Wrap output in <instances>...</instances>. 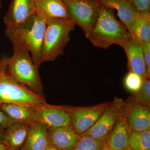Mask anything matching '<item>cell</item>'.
Segmentation results:
<instances>
[{"label":"cell","mask_w":150,"mask_h":150,"mask_svg":"<svg viewBox=\"0 0 150 150\" xmlns=\"http://www.w3.org/2000/svg\"><path fill=\"white\" fill-rule=\"evenodd\" d=\"M132 38L128 28L115 17L114 11L101 6L96 23L87 38L98 48L107 49L117 45L125 50Z\"/></svg>","instance_id":"obj_2"},{"label":"cell","mask_w":150,"mask_h":150,"mask_svg":"<svg viewBox=\"0 0 150 150\" xmlns=\"http://www.w3.org/2000/svg\"><path fill=\"white\" fill-rule=\"evenodd\" d=\"M1 1L2 0H0V8H1Z\"/></svg>","instance_id":"obj_33"},{"label":"cell","mask_w":150,"mask_h":150,"mask_svg":"<svg viewBox=\"0 0 150 150\" xmlns=\"http://www.w3.org/2000/svg\"><path fill=\"white\" fill-rule=\"evenodd\" d=\"M137 102L150 108V80L147 78L144 80L142 88L132 97Z\"/></svg>","instance_id":"obj_24"},{"label":"cell","mask_w":150,"mask_h":150,"mask_svg":"<svg viewBox=\"0 0 150 150\" xmlns=\"http://www.w3.org/2000/svg\"><path fill=\"white\" fill-rule=\"evenodd\" d=\"M46 22L36 14L21 24L6 28V35L13 47L18 46L29 51L33 62L39 68L42 64L41 49Z\"/></svg>","instance_id":"obj_1"},{"label":"cell","mask_w":150,"mask_h":150,"mask_svg":"<svg viewBox=\"0 0 150 150\" xmlns=\"http://www.w3.org/2000/svg\"><path fill=\"white\" fill-rule=\"evenodd\" d=\"M70 18L89 35L99 16L101 5L95 0H64Z\"/></svg>","instance_id":"obj_6"},{"label":"cell","mask_w":150,"mask_h":150,"mask_svg":"<svg viewBox=\"0 0 150 150\" xmlns=\"http://www.w3.org/2000/svg\"><path fill=\"white\" fill-rule=\"evenodd\" d=\"M36 122L48 129L71 125L70 115L62 106L47 103L35 107Z\"/></svg>","instance_id":"obj_10"},{"label":"cell","mask_w":150,"mask_h":150,"mask_svg":"<svg viewBox=\"0 0 150 150\" xmlns=\"http://www.w3.org/2000/svg\"><path fill=\"white\" fill-rule=\"evenodd\" d=\"M144 80L139 75L129 71L124 78V86L127 90L132 93H137L142 88Z\"/></svg>","instance_id":"obj_23"},{"label":"cell","mask_w":150,"mask_h":150,"mask_svg":"<svg viewBox=\"0 0 150 150\" xmlns=\"http://www.w3.org/2000/svg\"><path fill=\"white\" fill-rule=\"evenodd\" d=\"M13 123L7 115L0 110V126L6 129Z\"/></svg>","instance_id":"obj_27"},{"label":"cell","mask_w":150,"mask_h":150,"mask_svg":"<svg viewBox=\"0 0 150 150\" xmlns=\"http://www.w3.org/2000/svg\"><path fill=\"white\" fill-rule=\"evenodd\" d=\"M13 48V54L8 63L9 74L20 84L45 97L38 68L33 62L29 51L18 46Z\"/></svg>","instance_id":"obj_3"},{"label":"cell","mask_w":150,"mask_h":150,"mask_svg":"<svg viewBox=\"0 0 150 150\" xmlns=\"http://www.w3.org/2000/svg\"><path fill=\"white\" fill-rule=\"evenodd\" d=\"M101 150H112L110 149V148H108V147L107 146V145L105 144H104V145H103V146L101 149Z\"/></svg>","instance_id":"obj_31"},{"label":"cell","mask_w":150,"mask_h":150,"mask_svg":"<svg viewBox=\"0 0 150 150\" xmlns=\"http://www.w3.org/2000/svg\"><path fill=\"white\" fill-rule=\"evenodd\" d=\"M81 137L80 139L71 150H101L106 142L88 136Z\"/></svg>","instance_id":"obj_22"},{"label":"cell","mask_w":150,"mask_h":150,"mask_svg":"<svg viewBox=\"0 0 150 150\" xmlns=\"http://www.w3.org/2000/svg\"><path fill=\"white\" fill-rule=\"evenodd\" d=\"M0 150H14L11 148L9 147L4 143L0 142Z\"/></svg>","instance_id":"obj_28"},{"label":"cell","mask_w":150,"mask_h":150,"mask_svg":"<svg viewBox=\"0 0 150 150\" xmlns=\"http://www.w3.org/2000/svg\"><path fill=\"white\" fill-rule=\"evenodd\" d=\"M49 145L47 128L35 122L29 125L26 139L20 150H44Z\"/></svg>","instance_id":"obj_18"},{"label":"cell","mask_w":150,"mask_h":150,"mask_svg":"<svg viewBox=\"0 0 150 150\" xmlns=\"http://www.w3.org/2000/svg\"><path fill=\"white\" fill-rule=\"evenodd\" d=\"M142 45L144 60L148 76H150V41L143 43Z\"/></svg>","instance_id":"obj_25"},{"label":"cell","mask_w":150,"mask_h":150,"mask_svg":"<svg viewBox=\"0 0 150 150\" xmlns=\"http://www.w3.org/2000/svg\"><path fill=\"white\" fill-rule=\"evenodd\" d=\"M121 150H131V149H130V147L128 146L127 147L125 148V149H123Z\"/></svg>","instance_id":"obj_32"},{"label":"cell","mask_w":150,"mask_h":150,"mask_svg":"<svg viewBox=\"0 0 150 150\" xmlns=\"http://www.w3.org/2000/svg\"><path fill=\"white\" fill-rule=\"evenodd\" d=\"M0 110L14 123L30 125L36 122L35 107L11 103H0Z\"/></svg>","instance_id":"obj_17"},{"label":"cell","mask_w":150,"mask_h":150,"mask_svg":"<svg viewBox=\"0 0 150 150\" xmlns=\"http://www.w3.org/2000/svg\"><path fill=\"white\" fill-rule=\"evenodd\" d=\"M95 1H98V0H95Z\"/></svg>","instance_id":"obj_34"},{"label":"cell","mask_w":150,"mask_h":150,"mask_svg":"<svg viewBox=\"0 0 150 150\" xmlns=\"http://www.w3.org/2000/svg\"><path fill=\"white\" fill-rule=\"evenodd\" d=\"M137 10L149 11L150 10V0H129Z\"/></svg>","instance_id":"obj_26"},{"label":"cell","mask_w":150,"mask_h":150,"mask_svg":"<svg viewBox=\"0 0 150 150\" xmlns=\"http://www.w3.org/2000/svg\"><path fill=\"white\" fill-rule=\"evenodd\" d=\"M29 125L13 123L5 130L2 142L14 150H20L27 137Z\"/></svg>","instance_id":"obj_19"},{"label":"cell","mask_w":150,"mask_h":150,"mask_svg":"<svg viewBox=\"0 0 150 150\" xmlns=\"http://www.w3.org/2000/svg\"><path fill=\"white\" fill-rule=\"evenodd\" d=\"M63 1H64V0H63Z\"/></svg>","instance_id":"obj_35"},{"label":"cell","mask_w":150,"mask_h":150,"mask_svg":"<svg viewBox=\"0 0 150 150\" xmlns=\"http://www.w3.org/2000/svg\"><path fill=\"white\" fill-rule=\"evenodd\" d=\"M110 102H106L89 107L62 106L70 115L73 130L81 136L95 124Z\"/></svg>","instance_id":"obj_7"},{"label":"cell","mask_w":150,"mask_h":150,"mask_svg":"<svg viewBox=\"0 0 150 150\" xmlns=\"http://www.w3.org/2000/svg\"><path fill=\"white\" fill-rule=\"evenodd\" d=\"M100 5L105 8L117 11L120 21L131 32L132 36L133 26L138 11L129 0H98Z\"/></svg>","instance_id":"obj_12"},{"label":"cell","mask_w":150,"mask_h":150,"mask_svg":"<svg viewBox=\"0 0 150 150\" xmlns=\"http://www.w3.org/2000/svg\"><path fill=\"white\" fill-rule=\"evenodd\" d=\"M128 145L131 150H150V130L131 132Z\"/></svg>","instance_id":"obj_21"},{"label":"cell","mask_w":150,"mask_h":150,"mask_svg":"<svg viewBox=\"0 0 150 150\" xmlns=\"http://www.w3.org/2000/svg\"><path fill=\"white\" fill-rule=\"evenodd\" d=\"M132 37L142 44L150 41V11H138L133 26Z\"/></svg>","instance_id":"obj_20"},{"label":"cell","mask_w":150,"mask_h":150,"mask_svg":"<svg viewBox=\"0 0 150 150\" xmlns=\"http://www.w3.org/2000/svg\"><path fill=\"white\" fill-rule=\"evenodd\" d=\"M47 132L49 145L59 150H71L81 137L70 126L48 129Z\"/></svg>","instance_id":"obj_13"},{"label":"cell","mask_w":150,"mask_h":150,"mask_svg":"<svg viewBox=\"0 0 150 150\" xmlns=\"http://www.w3.org/2000/svg\"><path fill=\"white\" fill-rule=\"evenodd\" d=\"M35 14L47 22L57 18H70L63 0H34Z\"/></svg>","instance_id":"obj_16"},{"label":"cell","mask_w":150,"mask_h":150,"mask_svg":"<svg viewBox=\"0 0 150 150\" xmlns=\"http://www.w3.org/2000/svg\"><path fill=\"white\" fill-rule=\"evenodd\" d=\"M8 58L0 60V103H11L37 107L47 104L45 97L22 85L8 72Z\"/></svg>","instance_id":"obj_4"},{"label":"cell","mask_w":150,"mask_h":150,"mask_svg":"<svg viewBox=\"0 0 150 150\" xmlns=\"http://www.w3.org/2000/svg\"><path fill=\"white\" fill-rule=\"evenodd\" d=\"M122 110L131 132L150 130L149 108L138 103L131 97L124 102Z\"/></svg>","instance_id":"obj_9"},{"label":"cell","mask_w":150,"mask_h":150,"mask_svg":"<svg viewBox=\"0 0 150 150\" xmlns=\"http://www.w3.org/2000/svg\"><path fill=\"white\" fill-rule=\"evenodd\" d=\"M44 150H58V149H56L54 147H53V146H51V145H49L47 147V148H46Z\"/></svg>","instance_id":"obj_30"},{"label":"cell","mask_w":150,"mask_h":150,"mask_svg":"<svg viewBox=\"0 0 150 150\" xmlns=\"http://www.w3.org/2000/svg\"><path fill=\"white\" fill-rule=\"evenodd\" d=\"M124 51L127 56L129 71L139 75L144 79L150 78L147 73L142 43L132 37Z\"/></svg>","instance_id":"obj_15"},{"label":"cell","mask_w":150,"mask_h":150,"mask_svg":"<svg viewBox=\"0 0 150 150\" xmlns=\"http://www.w3.org/2000/svg\"><path fill=\"white\" fill-rule=\"evenodd\" d=\"M34 0H12L4 17L6 28L21 24L35 14Z\"/></svg>","instance_id":"obj_11"},{"label":"cell","mask_w":150,"mask_h":150,"mask_svg":"<svg viewBox=\"0 0 150 150\" xmlns=\"http://www.w3.org/2000/svg\"><path fill=\"white\" fill-rule=\"evenodd\" d=\"M5 129L0 126V142H2L3 136L4 133Z\"/></svg>","instance_id":"obj_29"},{"label":"cell","mask_w":150,"mask_h":150,"mask_svg":"<svg viewBox=\"0 0 150 150\" xmlns=\"http://www.w3.org/2000/svg\"><path fill=\"white\" fill-rule=\"evenodd\" d=\"M76 25L69 18H57L46 22L41 49V62H53L62 56Z\"/></svg>","instance_id":"obj_5"},{"label":"cell","mask_w":150,"mask_h":150,"mask_svg":"<svg viewBox=\"0 0 150 150\" xmlns=\"http://www.w3.org/2000/svg\"><path fill=\"white\" fill-rule=\"evenodd\" d=\"M123 104L124 101L121 98H115L95 124L81 136H88L100 141H106L121 115Z\"/></svg>","instance_id":"obj_8"},{"label":"cell","mask_w":150,"mask_h":150,"mask_svg":"<svg viewBox=\"0 0 150 150\" xmlns=\"http://www.w3.org/2000/svg\"><path fill=\"white\" fill-rule=\"evenodd\" d=\"M131 132L129 123L122 110L121 115L106 139L105 144L112 150L123 149L129 146Z\"/></svg>","instance_id":"obj_14"}]
</instances>
